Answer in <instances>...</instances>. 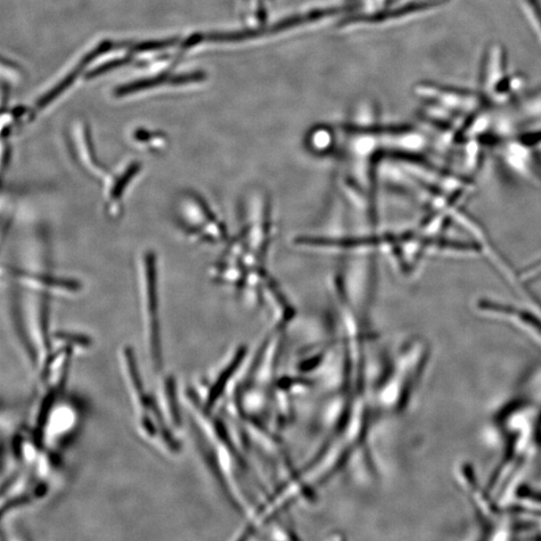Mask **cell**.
<instances>
[{"label":"cell","instance_id":"3957f363","mask_svg":"<svg viewBox=\"0 0 541 541\" xmlns=\"http://www.w3.org/2000/svg\"><path fill=\"white\" fill-rule=\"evenodd\" d=\"M177 223L191 240L206 244L228 241V230L207 201L195 192L184 193L177 206Z\"/></svg>","mask_w":541,"mask_h":541},{"label":"cell","instance_id":"9c48e42d","mask_svg":"<svg viewBox=\"0 0 541 541\" xmlns=\"http://www.w3.org/2000/svg\"><path fill=\"white\" fill-rule=\"evenodd\" d=\"M522 10L541 45V0H522Z\"/></svg>","mask_w":541,"mask_h":541},{"label":"cell","instance_id":"4fadbf2b","mask_svg":"<svg viewBox=\"0 0 541 541\" xmlns=\"http://www.w3.org/2000/svg\"><path fill=\"white\" fill-rule=\"evenodd\" d=\"M537 455L541 454V406L539 407L537 424Z\"/></svg>","mask_w":541,"mask_h":541},{"label":"cell","instance_id":"8992f818","mask_svg":"<svg viewBox=\"0 0 541 541\" xmlns=\"http://www.w3.org/2000/svg\"><path fill=\"white\" fill-rule=\"evenodd\" d=\"M142 169L143 165L139 160H130L116 172L111 173L103 182L104 209L111 219H118L122 215L126 193Z\"/></svg>","mask_w":541,"mask_h":541},{"label":"cell","instance_id":"30bf717a","mask_svg":"<svg viewBox=\"0 0 541 541\" xmlns=\"http://www.w3.org/2000/svg\"><path fill=\"white\" fill-rule=\"evenodd\" d=\"M167 391H168L169 407H171V412H172V415L175 420V422L176 424H180V422H181L180 411H179V408H177V403L176 400V391H175V383H174V381H172V379H169V381L168 379Z\"/></svg>","mask_w":541,"mask_h":541},{"label":"cell","instance_id":"52a82bcc","mask_svg":"<svg viewBox=\"0 0 541 541\" xmlns=\"http://www.w3.org/2000/svg\"><path fill=\"white\" fill-rule=\"evenodd\" d=\"M12 276L20 284L44 293L75 294L82 289L80 282L75 279L61 278L43 273H34L20 270L12 272Z\"/></svg>","mask_w":541,"mask_h":541},{"label":"cell","instance_id":"8fae6325","mask_svg":"<svg viewBox=\"0 0 541 541\" xmlns=\"http://www.w3.org/2000/svg\"><path fill=\"white\" fill-rule=\"evenodd\" d=\"M59 340L70 342L72 344L79 346H88L91 344V339L84 335L70 334L67 332H61L55 335Z\"/></svg>","mask_w":541,"mask_h":541},{"label":"cell","instance_id":"7c38bea8","mask_svg":"<svg viewBox=\"0 0 541 541\" xmlns=\"http://www.w3.org/2000/svg\"><path fill=\"white\" fill-rule=\"evenodd\" d=\"M53 399L54 394L53 392L50 393V395H47L44 402V406H42V410L39 412L38 426L40 427V430H43V428L45 425L47 416L50 414V411L53 406Z\"/></svg>","mask_w":541,"mask_h":541},{"label":"cell","instance_id":"5b68a950","mask_svg":"<svg viewBox=\"0 0 541 541\" xmlns=\"http://www.w3.org/2000/svg\"><path fill=\"white\" fill-rule=\"evenodd\" d=\"M476 308L488 318L508 323L541 346V317L529 310L481 299Z\"/></svg>","mask_w":541,"mask_h":541},{"label":"cell","instance_id":"ba28073f","mask_svg":"<svg viewBox=\"0 0 541 541\" xmlns=\"http://www.w3.org/2000/svg\"><path fill=\"white\" fill-rule=\"evenodd\" d=\"M75 152L78 164L84 171L93 177V179L98 180L102 184L107 180L111 172L96 158L90 137H87V134L84 131L78 132Z\"/></svg>","mask_w":541,"mask_h":541},{"label":"cell","instance_id":"277c9868","mask_svg":"<svg viewBox=\"0 0 541 541\" xmlns=\"http://www.w3.org/2000/svg\"><path fill=\"white\" fill-rule=\"evenodd\" d=\"M157 255L145 250L139 259V288L143 310L147 318L153 350L159 353V293Z\"/></svg>","mask_w":541,"mask_h":541},{"label":"cell","instance_id":"7a4b0ae2","mask_svg":"<svg viewBox=\"0 0 541 541\" xmlns=\"http://www.w3.org/2000/svg\"><path fill=\"white\" fill-rule=\"evenodd\" d=\"M456 484L472 508L480 524V537L487 540L511 539L516 527L504 504L482 484L472 463L463 462L455 470Z\"/></svg>","mask_w":541,"mask_h":541},{"label":"cell","instance_id":"6da1fadb","mask_svg":"<svg viewBox=\"0 0 541 541\" xmlns=\"http://www.w3.org/2000/svg\"><path fill=\"white\" fill-rule=\"evenodd\" d=\"M539 406L527 398L507 400L496 412L492 424L498 434L502 455L487 487L503 504L513 497L524 470L537 455V424Z\"/></svg>","mask_w":541,"mask_h":541}]
</instances>
